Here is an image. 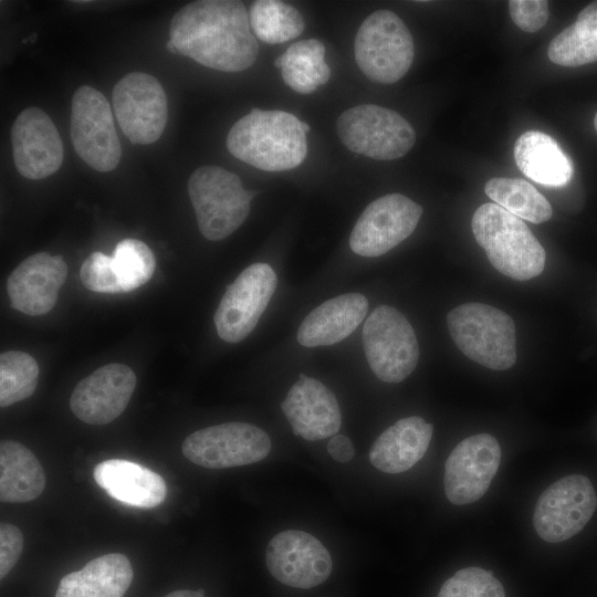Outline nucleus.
<instances>
[{"label": "nucleus", "mask_w": 597, "mask_h": 597, "mask_svg": "<svg viewBox=\"0 0 597 597\" xmlns=\"http://www.w3.org/2000/svg\"><path fill=\"white\" fill-rule=\"evenodd\" d=\"M302 127H303V130H304L305 133H308L310 129H311L310 125H308L307 123H304V122H302Z\"/></svg>", "instance_id": "nucleus-43"}, {"label": "nucleus", "mask_w": 597, "mask_h": 597, "mask_svg": "<svg viewBox=\"0 0 597 597\" xmlns=\"http://www.w3.org/2000/svg\"><path fill=\"white\" fill-rule=\"evenodd\" d=\"M514 159L520 170L533 181L551 187L566 185L573 177V164L547 134L528 130L514 144Z\"/></svg>", "instance_id": "nucleus-25"}, {"label": "nucleus", "mask_w": 597, "mask_h": 597, "mask_svg": "<svg viewBox=\"0 0 597 597\" xmlns=\"http://www.w3.org/2000/svg\"><path fill=\"white\" fill-rule=\"evenodd\" d=\"M44 470L24 444L3 440L0 443V500L7 503L30 502L43 492Z\"/></svg>", "instance_id": "nucleus-26"}, {"label": "nucleus", "mask_w": 597, "mask_h": 597, "mask_svg": "<svg viewBox=\"0 0 597 597\" xmlns=\"http://www.w3.org/2000/svg\"><path fill=\"white\" fill-rule=\"evenodd\" d=\"M133 576L127 556L102 555L82 569L63 576L54 597H124Z\"/></svg>", "instance_id": "nucleus-24"}, {"label": "nucleus", "mask_w": 597, "mask_h": 597, "mask_svg": "<svg viewBox=\"0 0 597 597\" xmlns=\"http://www.w3.org/2000/svg\"><path fill=\"white\" fill-rule=\"evenodd\" d=\"M575 25L597 39V1L579 12Z\"/></svg>", "instance_id": "nucleus-39"}, {"label": "nucleus", "mask_w": 597, "mask_h": 597, "mask_svg": "<svg viewBox=\"0 0 597 597\" xmlns=\"http://www.w3.org/2000/svg\"><path fill=\"white\" fill-rule=\"evenodd\" d=\"M166 49L170 52V53H178L177 52V49L175 46V44L169 40L166 44Z\"/></svg>", "instance_id": "nucleus-42"}, {"label": "nucleus", "mask_w": 597, "mask_h": 597, "mask_svg": "<svg viewBox=\"0 0 597 597\" xmlns=\"http://www.w3.org/2000/svg\"><path fill=\"white\" fill-rule=\"evenodd\" d=\"M596 506L597 495L588 478L564 476L538 498L533 514L535 531L548 543L564 542L585 527Z\"/></svg>", "instance_id": "nucleus-11"}, {"label": "nucleus", "mask_w": 597, "mask_h": 597, "mask_svg": "<svg viewBox=\"0 0 597 597\" xmlns=\"http://www.w3.org/2000/svg\"><path fill=\"white\" fill-rule=\"evenodd\" d=\"M71 138L76 154L93 169L107 172L117 167L122 148L107 98L90 85L72 97Z\"/></svg>", "instance_id": "nucleus-9"}, {"label": "nucleus", "mask_w": 597, "mask_h": 597, "mask_svg": "<svg viewBox=\"0 0 597 597\" xmlns=\"http://www.w3.org/2000/svg\"><path fill=\"white\" fill-rule=\"evenodd\" d=\"M277 285V276L268 263L244 269L227 287L214 313V326L228 343L243 341L256 326Z\"/></svg>", "instance_id": "nucleus-12"}, {"label": "nucleus", "mask_w": 597, "mask_h": 597, "mask_svg": "<svg viewBox=\"0 0 597 597\" xmlns=\"http://www.w3.org/2000/svg\"><path fill=\"white\" fill-rule=\"evenodd\" d=\"M67 276L60 255L39 252L23 260L9 275L7 292L13 308L36 316L50 312Z\"/></svg>", "instance_id": "nucleus-19"}, {"label": "nucleus", "mask_w": 597, "mask_h": 597, "mask_svg": "<svg viewBox=\"0 0 597 597\" xmlns=\"http://www.w3.org/2000/svg\"><path fill=\"white\" fill-rule=\"evenodd\" d=\"M510 15L513 22L525 32H536L548 19V2L544 0H511Z\"/></svg>", "instance_id": "nucleus-34"}, {"label": "nucleus", "mask_w": 597, "mask_h": 597, "mask_svg": "<svg viewBox=\"0 0 597 597\" xmlns=\"http://www.w3.org/2000/svg\"><path fill=\"white\" fill-rule=\"evenodd\" d=\"M113 108L124 135L137 145H149L164 133L168 105L159 81L144 72L122 77L112 93Z\"/></svg>", "instance_id": "nucleus-13"}, {"label": "nucleus", "mask_w": 597, "mask_h": 597, "mask_svg": "<svg viewBox=\"0 0 597 597\" xmlns=\"http://www.w3.org/2000/svg\"><path fill=\"white\" fill-rule=\"evenodd\" d=\"M594 126H595V129L597 130V113H596L595 118H594Z\"/></svg>", "instance_id": "nucleus-44"}, {"label": "nucleus", "mask_w": 597, "mask_h": 597, "mask_svg": "<svg viewBox=\"0 0 597 597\" xmlns=\"http://www.w3.org/2000/svg\"><path fill=\"white\" fill-rule=\"evenodd\" d=\"M438 597H505L500 580L489 570L465 567L441 586Z\"/></svg>", "instance_id": "nucleus-32"}, {"label": "nucleus", "mask_w": 597, "mask_h": 597, "mask_svg": "<svg viewBox=\"0 0 597 597\" xmlns=\"http://www.w3.org/2000/svg\"><path fill=\"white\" fill-rule=\"evenodd\" d=\"M271 439L248 422H226L190 433L182 442V454L208 469L247 465L263 460L271 451Z\"/></svg>", "instance_id": "nucleus-10"}, {"label": "nucleus", "mask_w": 597, "mask_h": 597, "mask_svg": "<svg viewBox=\"0 0 597 597\" xmlns=\"http://www.w3.org/2000/svg\"><path fill=\"white\" fill-rule=\"evenodd\" d=\"M165 597H205L203 590H175Z\"/></svg>", "instance_id": "nucleus-41"}, {"label": "nucleus", "mask_w": 597, "mask_h": 597, "mask_svg": "<svg viewBox=\"0 0 597 597\" xmlns=\"http://www.w3.org/2000/svg\"><path fill=\"white\" fill-rule=\"evenodd\" d=\"M433 427L420 417L398 420L376 439L369 461L385 473H401L412 468L427 452Z\"/></svg>", "instance_id": "nucleus-23"}, {"label": "nucleus", "mask_w": 597, "mask_h": 597, "mask_svg": "<svg viewBox=\"0 0 597 597\" xmlns=\"http://www.w3.org/2000/svg\"><path fill=\"white\" fill-rule=\"evenodd\" d=\"M281 74L284 83L301 94H311L316 90V84L302 70L287 64L281 69Z\"/></svg>", "instance_id": "nucleus-37"}, {"label": "nucleus", "mask_w": 597, "mask_h": 597, "mask_svg": "<svg viewBox=\"0 0 597 597\" xmlns=\"http://www.w3.org/2000/svg\"><path fill=\"white\" fill-rule=\"evenodd\" d=\"M112 260L124 293L147 283L156 268L153 251L137 239H124L118 242Z\"/></svg>", "instance_id": "nucleus-30"}, {"label": "nucleus", "mask_w": 597, "mask_h": 597, "mask_svg": "<svg viewBox=\"0 0 597 597\" xmlns=\"http://www.w3.org/2000/svg\"><path fill=\"white\" fill-rule=\"evenodd\" d=\"M315 70H316V85L318 86V85L326 84L331 77L329 66L324 62L320 65H316Z\"/></svg>", "instance_id": "nucleus-40"}, {"label": "nucleus", "mask_w": 597, "mask_h": 597, "mask_svg": "<svg viewBox=\"0 0 597 597\" xmlns=\"http://www.w3.org/2000/svg\"><path fill=\"white\" fill-rule=\"evenodd\" d=\"M170 41L177 52L222 72H241L255 62L259 43L245 6L237 0H199L171 19Z\"/></svg>", "instance_id": "nucleus-1"}, {"label": "nucleus", "mask_w": 597, "mask_h": 597, "mask_svg": "<svg viewBox=\"0 0 597 597\" xmlns=\"http://www.w3.org/2000/svg\"><path fill=\"white\" fill-rule=\"evenodd\" d=\"M39 365L28 353L8 350L0 355V406L8 407L30 397L39 380Z\"/></svg>", "instance_id": "nucleus-29"}, {"label": "nucleus", "mask_w": 597, "mask_h": 597, "mask_svg": "<svg viewBox=\"0 0 597 597\" xmlns=\"http://www.w3.org/2000/svg\"><path fill=\"white\" fill-rule=\"evenodd\" d=\"M295 436L315 441L337 434L342 415L335 395L320 380L304 374L281 402Z\"/></svg>", "instance_id": "nucleus-20"}, {"label": "nucleus", "mask_w": 597, "mask_h": 597, "mask_svg": "<svg viewBox=\"0 0 597 597\" xmlns=\"http://www.w3.org/2000/svg\"><path fill=\"white\" fill-rule=\"evenodd\" d=\"M188 193L201 234L219 241L232 234L247 219L252 198L240 177L218 166L196 169L188 181Z\"/></svg>", "instance_id": "nucleus-5"}, {"label": "nucleus", "mask_w": 597, "mask_h": 597, "mask_svg": "<svg viewBox=\"0 0 597 597\" xmlns=\"http://www.w3.org/2000/svg\"><path fill=\"white\" fill-rule=\"evenodd\" d=\"M486 196L513 216L533 223L551 219L548 200L528 181L517 178H492L485 186Z\"/></svg>", "instance_id": "nucleus-27"}, {"label": "nucleus", "mask_w": 597, "mask_h": 597, "mask_svg": "<svg viewBox=\"0 0 597 597\" xmlns=\"http://www.w3.org/2000/svg\"><path fill=\"white\" fill-rule=\"evenodd\" d=\"M227 148L233 157L260 170H290L306 158V133L291 113L253 108L231 127Z\"/></svg>", "instance_id": "nucleus-2"}, {"label": "nucleus", "mask_w": 597, "mask_h": 597, "mask_svg": "<svg viewBox=\"0 0 597 597\" xmlns=\"http://www.w3.org/2000/svg\"><path fill=\"white\" fill-rule=\"evenodd\" d=\"M327 451L329 455L337 462L345 463L353 459L354 447L346 436L335 434L327 443Z\"/></svg>", "instance_id": "nucleus-38"}, {"label": "nucleus", "mask_w": 597, "mask_h": 597, "mask_svg": "<svg viewBox=\"0 0 597 597\" xmlns=\"http://www.w3.org/2000/svg\"><path fill=\"white\" fill-rule=\"evenodd\" d=\"M501 462V448L489 433L465 438L444 464V493L457 505L480 500L488 491Z\"/></svg>", "instance_id": "nucleus-15"}, {"label": "nucleus", "mask_w": 597, "mask_h": 597, "mask_svg": "<svg viewBox=\"0 0 597 597\" xmlns=\"http://www.w3.org/2000/svg\"><path fill=\"white\" fill-rule=\"evenodd\" d=\"M23 549L22 532L13 524L0 525V577L4 578L19 561Z\"/></svg>", "instance_id": "nucleus-35"}, {"label": "nucleus", "mask_w": 597, "mask_h": 597, "mask_svg": "<svg viewBox=\"0 0 597 597\" xmlns=\"http://www.w3.org/2000/svg\"><path fill=\"white\" fill-rule=\"evenodd\" d=\"M354 53L359 70L370 81L392 84L409 71L415 45L405 22L392 11L379 10L360 24Z\"/></svg>", "instance_id": "nucleus-6"}, {"label": "nucleus", "mask_w": 597, "mask_h": 597, "mask_svg": "<svg viewBox=\"0 0 597 597\" xmlns=\"http://www.w3.org/2000/svg\"><path fill=\"white\" fill-rule=\"evenodd\" d=\"M364 352L375 376L400 383L416 368L419 346L411 324L395 307L377 306L362 331Z\"/></svg>", "instance_id": "nucleus-8"}, {"label": "nucleus", "mask_w": 597, "mask_h": 597, "mask_svg": "<svg viewBox=\"0 0 597 597\" xmlns=\"http://www.w3.org/2000/svg\"><path fill=\"white\" fill-rule=\"evenodd\" d=\"M450 335L470 359L495 370L516 362L515 325L510 315L494 306L465 303L447 316Z\"/></svg>", "instance_id": "nucleus-4"}, {"label": "nucleus", "mask_w": 597, "mask_h": 597, "mask_svg": "<svg viewBox=\"0 0 597 597\" xmlns=\"http://www.w3.org/2000/svg\"><path fill=\"white\" fill-rule=\"evenodd\" d=\"M421 216L422 207L401 193L377 198L357 219L349 247L360 256L383 255L415 231Z\"/></svg>", "instance_id": "nucleus-14"}, {"label": "nucleus", "mask_w": 597, "mask_h": 597, "mask_svg": "<svg viewBox=\"0 0 597 597\" xmlns=\"http://www.w3.org/2000/svg\"><path fill=\"white\" fill-rule=\"evenodd\" d=\"M136 387L130 367L114 363L97 368L82 379L70 398V408L81 421L106 425L127 407Z\"/></svg>", "instance_id": "nucleus-18"}, {"label": "nucleus", "mask_w": 597, "mask_h": 597, "mask_svg": "<svg viewBox=\"0 0 597 597\" xmlns=\"http://www.w3.org/2000/svg\"><path fill=\"white\" fill-rule=\"evenodd\" d=\"M249 17L255 36L269 44L293 40L305 29L300 11L292 4L279 0L252 2Z\"/></svg>", "instance_id": "nucleus-28"}, {"label": "nucleus", "mask_w": 597, "mask_h": 597, "mask_svg": "<svg viewBox=\"0 0 597 597\" xmlns=\"http://www.w3.org/2000/svg\"><path fill=\"white\" fill-rule=\"evenodd\" d=\"M336 130L350 151L377 160L400 158L416 142L415 129L400 114L375 104H360L342 113Z\"/></svg>", "instance_id": "nucleus-7"}, {"label": "nucleus", "mask_w": 597, "mask_h": 597, "mask_svg": "<svg viewBox=\"0 0 597 597\" xmlns=\"http://www.w3.org/2000/svg\"><path fill=\"white\" fill-rule=\"evenodd\" d=\"M549 60L562 66H580L597 61V39L573 23L549 43Z\"/></svg>", "instance_id": "nucleus-31"}, {"label": "nucleus", "mask_w": 597, "mask_h": 597, "mask_svg": "<svg viewBox=\"0 0 597 597\" xmlns=\"http://www.w3.org/2000/svg\"><path fill=\"white\" fill-rule=\"evenodd\" d=\"M368 305V300L359 293H347L325 301L303 320L296 334L297 342L305 347L342 342L364 321Z\"/></svg>", "instance_id": "nucleus-21"}, {"label": "nucleus", "mask_w": 597, "mask_h": 597, "mask_svg": "<svg viewBox=\"0 0 597 597\" xmlns=\"http://www.w3.org/2000/svg\"><path fill=\"white\" fill-rule=\"evenodd\" d=\"M11 144L15 168L28 179L46 178L63 163L64 149L57 128L41 108L28 107L17 116Z\"/></svg>", "instance_id": "nucleus-17"}, {"label": "nucleus", "mask_w": 597, "mask_h": 597, "mask_svg": "<svg viewBox=\"0 0 597 597\" xmlns=\"http://www.w3.org/2000/svg\"><path fill=\"white\" fill-rule=\"evenodd\" d=\"M80 276L83 285L90 291L111 294L124 293L112 256L102 252H93L84 260Z\"/></svg>", "instance_id": "nucleus-33"}, {"label": "nucleus", "mask_w": 597, "mask_h": 597, "mask_svg": "<svg viewBox=\"0 0 597 597\" xmlns=\"http://www.w3.org/2000/svg\"><path fill=\"white\" fill-rule=\"evenodd\" d=\"M471 228L489 261L502 274L525 281L543 272L545 250L522 219L488 202L474 211Z\"/></svg>", "instance_id": "nucleus-3"}, {"label": "nucleus", "mask_w": 597, "mask_h": 597, "mask_svg": "<svg viewBox=\"0 0 597 597\" xmlns=\"http://www.w3.org/2000/svg\"><path fill=\"white\" fill-rule=\"evenodd\" d=\"M285 53L292 56L307 57L315 66L325 62V46L317 39L297 41L291 44Z\"/></svg>", "instance_id": "nucleus-36"}, {"label": "nucleus", "mask_w": 597, "mask_h": 597, "mask_svg": "<svg viewBox=\"0 0 597 597\" xmlns=\"http://www.w3.org/2000/svg\"><path fill=\"white\" fill-rule=\"evenodd\" d=\"M265 562L276 580L301 589L324 583L333 568L327 548L300 530L282 531L273 536L266 547Z\"/></svg>", "instance_id": "nucleus-16"}, {"label": "nucleus", "mask_w": 597, "mask_h": 597, "mask_svg": "<svg viewBox=\"0 0 597 597\" xmlns=\"http://www.w3.org/2000/svg\"><path fill=\"white\" fill-rule=\"evenodd\" d=\"M93 478L109 496L126 505L150 509L166 499L164 479L150 469L128 460L102 461L95 465Z\"/></svg>", "instance_id": "nucleus-22"}]
</instances>
